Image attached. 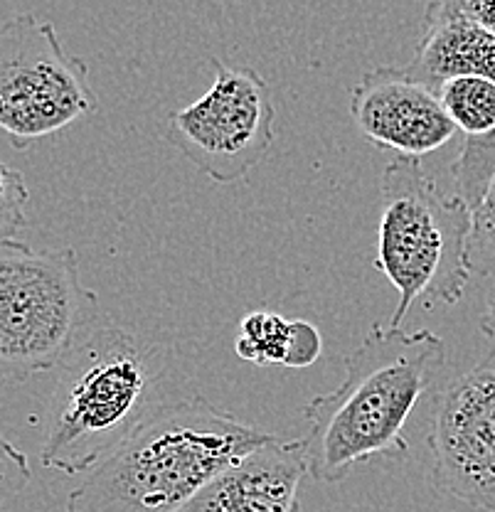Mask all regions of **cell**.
Here are the masks:
<instances>
[{
  "instance_id": "6da1fadb",
  "label": "cell",
  "mask_w": 495,
  "mask_h": 512,
  "mask_svg": "<svg viewBox=\"0 0 495 512\" xmlns=\"http://www.w3.org/2000/svg\"><path fill=\"white\" fill-rule=\"evenodd\" d=\"M449 350L431 330L372 325L345 360L338 389L306 404L308 476L340 483L360 463L409 456L407 421L444 375Z\"/></svg>"
},
{
  "instance_id": "7a4b0ae2",
  "label": "cell",
  "mask_w": 495,
  "mask_h": 512,
  "mask_svg": "<svg viewBox=\"0 0 495 512\" xmlns=\"http://www.w3.org/2000/svg\"><path fill=\"white\" fill-rule=\"evenodd\" d=\"M276 436L205 397L156 409L69 493L67 512H180L220 473Z\"/></svg>"
},
{
  "instance_id": "3957f363",
  "label": "cell",
  "mask_w": 495,
  "mask_h": 512,
  "mask_svg": "<svg viewBox=\"0 0 495 512\" xmlns=\"http://www.w3.org/2000/svg\"><path fill=\"white\" fill-rule=\"evenodd\" d=\"M47 407L42 466L82 476L156 412L161 355L121 328H97L60 365Z\"/></svg>"
},
{
  "instance_id": "277c9868",
  "label": "cell",
  "mask_w": 495,
  "mask_h": 512,
  "mask_svg": "<svg viewBox=\"0 0 495 512\" xmlns=\"http://www.w3.org/2000/svg\"><path fill=\"white\" fill-rule=\"evenodd\" d=\"M473 210L461 195L444 197L422 158L397 156L380 175L375 269L395 286L390 325H402L417 301L454 306L471 281L468 239Z\"/></svg>"
},
{
  "instance_id": "5b68a950",
  "label": "cell",
  "mask_w": 495,
  "mask_h": 512,
  "mask_svg": "<svg viewBox=\"0 0 495 512\" xmlns=\"http://www.w3.org/2000/svg\"><path fill=\"white\" fill-rule=\"evenodd\" d=\"M99 323V296L84 286L74 249L0 242V380L57 370Z\"/></svg>"
},
{
  "instance_id": "8992f818",
  "label": "cell",
  "mask_w": 495,
  "mask_h": 512,
  "mask_svg": "<svg viewBox=\"0 0 495 512\" xmlns=\"http://www.w3.org/2000/svg\"><path fill=\"white\" fill-rule=\"evenodd\" d=\"M409 74L434 89L466 136L451 165L456 195L473 207L495 175V35L429 3Z\"/></svg>"
},
{
  "instance_id": "52a82bcc",
  "label": "cell",
  "mask_w": 495,
  "mask_h": 512,
  "mask_svg": "<svg viewBox=\"0 0 495 512\" xmlns=\"http://www.w3.org/2000/svg\"><path fill=\"white\" fill-rule=\"evenodd\" d=\"M97 109L89 64L69 55L50 20L23 13L0 23V133L15 151Z\"/></svg>"
},
{
  "instance_id": "ba28073f",
  "label": "cell",
  "mask_w": 495,
  "mask_h": 512,
  "mask_svg": "<svg viewBox=\"0 0 495 512\" xmlns=\"http://www.w3.org/2000/svg\"><path fill=\"white\" fill-rule=\"evenodd\" d=\"M215 82L185 109L170 114L165 141L212 183L230 185L252 173L276 141L269 84L254 69L212 60Z\"/></svg>"
},
{
  "instance_id": "9c48e42d",
  "label": "cell",
  "mask_w": 495,
  "mask_h": 512,
  "mask_svg": "<svg viewBox=\"0 0 495 512\" xmlns=\"http://www.w3.org/2000/svg\"><path fill=\"white\" fill-rule=\"evenodd\" d=\"M427 444L434 493L495 512V350L446 384Z\"/></svg>"
},
{
  "instance_id": "30bf717a",
  "label": "cell",
  "mask_w": 495,
  "mask_h": 512,
  "mask_svg": "<svg viewBox=\"0 0 495 512\" xmlns=\"http://www.w3.org/2000/svg\"><path fill=\"white\" fill-rule=\"evenodd\" d=\"M350 116L375 146L424 158L459 131L434 89L404 67H375L350 92Z\"/></svg>"
},
{
  "instance_id": "8fae6325",
  "label": "cell",
  "mask_w": 495,
  "mask_h": 512,
  "mask_svg": "<svg viewBox=\"0 0 495 512\" xmlns=\"http://www.w3.org/2000/svg\"><path fill=\"white\" fill-rule=\"evenodd\" d=\"M306 473V441L274 439L207 483L180 512H298Z\"/></svg>"
},
{
  "instance_id": "7c38bea8",
  "label": "cell",
  "mask_w": 495,
  "mask_h": 512,
  "mask_svg": "<svg viewBox=\"0 0 495 512\" xmlns=\"http://www.w3.org/2000/svg\"><path fill=\"white\" fill-rule=\"evenodd\" d=\"M291 343V320L279 313L254 311L239 323L234 350L242 360L254 365H286Z\"/></svg>"
},
{
  "instance_id": "4fadbf2b",
  "label": "cell",
  "mask_w": 495,
  "mask_h": 512,
  "mask_svg": "<svg viewBox=\"0 0 495 512\" xmlns=\"http://www.w3.org/2000/svg\"><path fill=\"white\" fill-rule=\"evenodd\" d=\"M468 264L473 276L495 281V175L473 207L471 239H468Z\"/></svg>"
},
{
  "instance_id": "5bb4252c",
  "label": "cell",
  "mask_w": 495,
  "mask_h": 512,
  "mask_svg": "<svg viewBox=\"0 0 495 512\" xmlns=\"http://www.w3.org/2000/svg\"><path fill=\"white\" fill-rule=\"evenodd\" d=\"M30 190L25 175L0 163V242L15 239L28 224Z\"/></svg>"
},
{
  "instance_id": "9a60e30c",
  "label": "cell",
  "mask_w": 495,
  "mask_h": 512,
  "mask_svg": "<svg viewBox=\"0 0 495 512\" xmlns=\"http://www.w3.org/2000/svg\"><path fill=\"white\" fill-rule=\"evenodd\" d=\"M30 478H33V468H30L28 456L0 434V512L28 488Z\"/></svg>"
},
{
  "instance_id": "2e32d148",
  "label": "cell",
  "mask_w": 495,
  "mask_h": 512,
  "mask_svg": "<svg viewBox=\"0 0 495 512\" xmlns=\"http://www.w3.org/2000/svg\"><path fill=\"white\" fill-rule=\"evenodd\" d=\"M321 350L323 338L316 325L308 320H291V343L284 367H294V370L311 367L321 357Z\"/></svg>"
},
{
  "instance_id": "e0dca14e",
  "label": "cell",
  "mask_w": 495,
  "mask_h": 512,
  "mask_svg": "<svg viewBox=\"0 0 495 512\" xmlns=\"http://www.w3.org/2000/svg\"><path fill=\"white\" fill-rule=\"evenodd\" d=\"M436 8L463 15L495 35V0H431Z\"/></svg>"
},
{
  "instance_id": "ac0fdd59",
  "label": "cell",
  "mask_w": 495,
  "mask_h": 512,
  "mask_svg": "<svg viewBox=\"0 0 495 512\" xmlns=\"http://www.w3.org/2000/svg\"><path fill=\"white\" fill-rule=\"evenodd\" d=\"M478 325H481L483 335H486V338L495 345V284L488 288V293H486V311H483L481 323H478Z\"/></svg>"
}]
</instances>
